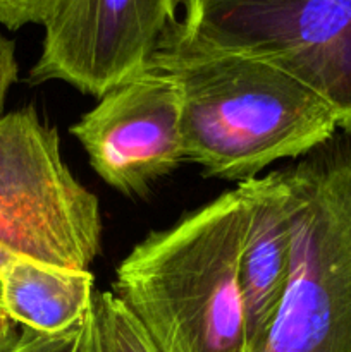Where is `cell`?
I'll use <instances>...</instances> for the list:
<instances>
[{
  "label": "cell",
  "instance_id": "cell-1",
  "mask_svg": "<svg viewBox=\"0 0 351 352\" xmlns=\"http://www.w3.org/2000/svg\"><path fill=\"white\" fill-rule=\"evenodd\" d=\"M148 65L174 79L184 158L212 177L251 181L274 162L312 151L343 122L315 91L257 58L165 36Z\"/></svg>",
  "mask_w": 351,
  "mask_h": 352
},
{
  "label": "cell",
  "instance_id": "cell-2",
  "mask_svg": "<svg viewBox=\"0 0 351 352\" xmlns=\"http://www.w3.org/2000/svg\"><path fill=\"white\" fill-rule=\"evenodd\" d=\"M240 188L157 230L124 258L114 294L155 352H248L240 291Z\"/></svg>",
  "mask_w": 351,
  "mask_h": 352
},
{
  "label": "cell",
  "instance_id": "cell-3",
  "mask_svg": "<svg viewBox=\"0 0 351 352\" xmlns=\"http://www.w3.org/2000/svg\"><path fill=\"white\" fill-rule=\"evenodd\" d=\"M282 170L291 220L289 277L253 352H351V119Z\"/></svg>",
  "mask_w": 351,
  "mask_h": 352
},
{
  "label": "cell",
  "instance_id": "cell-4",
  "mask_svg": "<svg viewBox=\"0 0 351 352\" xmlns=\"http://www.w3.org/2000/svg\"><path fill=\"white\" fill-rule=\"evenodd\" d=\"M165 36L265 62L351 119V0H181ZM164 36V38H165Z\"/></svg>",
  "mask_w": 351,
  "mask_h": 352
},
{
  "label": "cell",
  "instance_id": "cell-5",
  "mask_svg": "<svg viewBox=\"0 0 351 352\" xmlns=\"http://www.w3.org/2000/svg\"><path fill=\"white\" fill-rule=\"evenodd\" d=\"M98 199L62 160L33 107L0 119V260L88 270L100 253Z\"/></svg>",
  "mask_w": 351,
  "mask_h": 352
},
{
  "label": "cell",
  "instance_id": "cell-6",
  "mask_svg": "<svg viewBox=\"0 0 351 352\" xmlns=\"http://www.w3.org/2000/svg\"><path fill=\"white\" fill-rule=\"evenodd\" d=\"M181 0H55L30 81H64L102 98L148 67Z\"/></svg>",
  "mask_w": 351,
  "mask_h": 352
},
{
  "label": "cell",
  "instance_id": "cell-7",
  "mask_svg": "<svg viewBox=\"0 0 351 352\" xmlns=\"http://www.w3.org/2000/svg\"><path fill=\"white\" fill-rule=\"evenodd\" d=\"M71 134L103 182L123 195H145L184 160L178 86L167 72L148 65L107 91Z\"/></svg>",
  "mask_w": 351,
  "mask_h": 352
},
{
  "label": "cell",
  "instance_id": "cell-8",
  "mask_svg": "<svg viewBox=\"0 0 351 352\" xmlns=\"http://www.w3.org/2000/svg\"><path fill=\"white\" fill-rule=\"evenodd\" d=\"M246 229L240 260V291L248 352L264 340L275 318L291 263V220L284 170L241 182Z\"/></svg>",
  "mask_w": 351,
  "mask_h": 352
},
{
  "label": "cell",
  "instance_id": "cell-9",
  "mask_svg": "<svg viewBox=\"0 0 351 352\" xmlns=\"http://www.w3.org/2000/svg\"><path fill=\"white\" fill-rule=\"evenodd\" d=\"M93 282L89 270L14 260L0 272V306L19 327L54 336L85 320L95 298Z\"/></svg>",
  "mask_w": 351,
  "mask_h": 352
},
{
  "label": "cell",
  "instance_id": "cell-10",
  "mask_svg": "<svg viewBox=\"0 0 351 352\" xmlns=\"http://www.w3.org/2000/svg\"><path fill=\"white\" fill-rule=\"evenodd\" d=\"M96 352H155L133 313L114 292L93 298Z\"/></svg>",
  "mask_w": 351,
  "mask_h": 352
},
{
  "label": "cell",
  "instance_id": "cell-11",
  "mask_svg": "<svg viewBox=\"0 0 351 352\" xmlns=\"http://www.w3.org/2000/svg\"><path fill=\"white\" fill-rule=\"evenodd\" d=\"M55 0H0V24L19 30L26 24H43Z\"/></svg>",
  "mask_w": 351,
  "mask_h": 352
},
{
  "label": "cell",
  "instance_id": "cell-12",
  "mask_svg": "<svg viewBox=\"0 0 351 352\" xmlns=\"http://www.w3.org/2000/svg\"><path fill=\"white\" fill-rule=\"evenodd\" d=\"M81 323L65 330V332L54 333V336L38 333L23 327V337H21L19 346L12 352H72L76 340H78Z\"/></svg>",
  "mask_w": 351,
  "mask_h": 352
},
{
  "label": "cell",
  "instance_id": "cell-13",
  "mask_svg": "<svg viewBox=\"0 0 351 352\" xmlns=\"http://www.w3.org/2000/svg\"><path fill=\"white\" fill-rule=\"evenodd\" d=\"M17 79V60H16V45L12 40L3 36L0 33V119L3 113V107H6L7 93H9L10 86L16 82Z\"/></svg>",
  "mask_w": 351,
  "mask_h": 352
},
{
  "label": "cell",
  "instance_id": "cell-14",
  "mask_svg": "<svg viewBox=\"0 0 351 352\" xmlns=\"http://www.w3.org/2000/svg\"><path fill=\"white\" fill-rule=\"evenodd\" d=\"M93 306V305H92ZM72 352H96V339H95V323H93V313L89 308L88 315L85 316L79 329L78 340Z\"/></svg>",
  "mask_w": 351,
  "mask_h": 352
},
{
  "label": "cell",
  "instance_id": "cell-15",
  "mask_svg": "<svg viewBox=\"0 0 351 352\" xmlns=\"http://www.w3.org/2000/svg\"><path fill=\"white\" fill-rule=\"evenodd\" d=\"M19 330H21L19 325H17V323H14L12 320H10L6 313H3L2 306H0V339H2V337L12 336V333H17Z\"/></svg>",
  "mask_w": 351,
  "mask_h": 352
},
{
  "label": "cell",
  "instance_id": "cell-16",
  "mask_svg": "<svg viewBox=\"0 0 351 352\" xmlns=\"http://www.w3.org/2000/svg\"><path fill=\"white\" fill-rule=\"evenodd\" d=\"M21 337H23V327H21V330L17 333H12L9 337H2L0 339V352H12L19 346Z\"/></svg>",
  "mask_w": 351,
  "mask_h": 352
},
{
  "label": "cell",
  "instance_id": "cell-17",
  "mask_svg": "<svg viewBox=\"0 0 351 352\" xmlns=\"http://www.w3.org/2000/svg\"><path fill=\"white\" fill-rule=\"evenodd\" d=\"M3 267H6V265H3V261H2V260H0V272H2V270H3Z\"/></svg>",
  "mask_w": 351,
  "mask_h": 352
}]
</instances>
